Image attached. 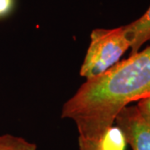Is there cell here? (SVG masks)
<instances>
[{"label":"cell","mask_w":150,"mask_h":150,"mask_svg":"<svg viewBox=\"0 0 150 150\" xmlns=\"http://www.w3.org/2000/svg\"><path fill=\"white\" fill-rule=\"evenodd\" d=\"M125 142L133 150H150V123L137 106H126L115 118Z\"/></svg>","instance_id":"cell-3"},{"label":"cell","mask_w":150,"mask_h":150,"mask_svg":"<svg viewBox=\"0 0 150 150\" xmlns=\"http://www.w3.org/2000/svg\"><path fill=\"white\" fill-rule=\"evenodd\" d=\"M128 49H130V42L123 26L93 30L80 75L89 79L102 74L118 63Z\"/></svg>","instance_id":"cell-2"},{"label":"cell","mask_w":150,"mask_h":150,"mask_svg":"<svg viewBox=\"0 0 150 150\" xmlns=\"http://www.w3.org/2000/svg\"><path fill=\"white\" fill-rule=\"evenodd\" d=\"M123 28L130 42V55L139 52L140 48L150 41V6L139 18L123 26Z\"/></svg>","instance_id":"cell-4"},{"label":"cell","mask_w":150,"mask_h":150,"mask_svg":"<svg viewBox=\"0 0 150 150\" xmlns=\"http://www.w3.org/2000/svg\"><path fill=\"white\" fill-rule=\"evenodd\" d=\"M0 150H37V145L12 134H0Z\"/></svg>","instance_id":"cell-5"},{"label":"cell","mask_w":150,"mask_h":150,"mask_svg":"<svg viewBox=\"0 0 150 150\" xmlns=\"http://www.w3.org/2000/svg\"><path fill=\"white\" fill-rule=\"evenodd\" d=\"M150 95V45L87 79L65 103L61 117L73 120L79 137L100 142L129 103Z\"/></svg>","instance_id":"cell-1"},{"label":"cell","mask_w":150,"mask_h":150,"mask_svg":"<svg viewBox=\"0 0 150 150\" xmlns=\"http://www.w3.org/2000/svg\"><path fill=\"white\" fill-rule=\"evenodd\" d=\"M15 0H0V18L9 15L14 8Z\"/></svg>","instance_id":"cell-8"},{"label":"cell","mask_w":150,"mask_h":150,"mask_svg":"<svg viewBox=\"0 0 150 150\" xmlns=\"http://www.w3.org/2000/svg\"><path fill=\"white\" fill-rule=\"evenodd\" d=\"M137 108L143 117L150 123V95L139 100Z\"/></svg>","instance_id":"cell-7"},{"label":"cell","mask_w":150,"mask_h":150,"mask_svg":"<svg viewBox=\"0 0 150 150\" xmlns=\"http://www.w3.org/2000/svg\"><path fill=\"white\" fill-rule=\"evenodd\" d=\"M79 150H105L103 148L102 141L95 142V141L83 139L81 138H79Z\"/></svg>","instance_id":"cell-6"}]
</instances>
